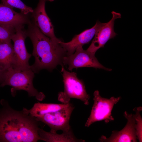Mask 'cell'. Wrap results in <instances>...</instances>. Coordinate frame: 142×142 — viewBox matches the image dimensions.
<instances>
[{"instance_id":"obj_7","label":"cell","mask_w":142,"mask_h":142,"mask_svg":"<svg viewBox=\"0 0 142 142\" xmlns=\"http://www.w3.org/2000/svg\"><path fill=\"white\" fill-rule=\"evenodd\" d=\"M95 55L87 50H84L82 46H79L73 53L64 57L63 64L68 67L70 71L74 68L82 67H92L109 71L112 70L111 69L106 68L101 64Z\"/></svg>"},{"instance_id":"obj_18","label":"cell","mask_w":142,"mask_h":142,"mask_svg":"<svg viewBox=\"0 0 142 142\" xmlns=\"http://www.w3.org/2000/svg\"><path fill=\"white\" fill-rule=\"evenodd\" d=\"M17 27L0 25V43L11 40Z\"/></svg>"},{"instance_id":"obj_13","label":"cell","mask_w":142,"mask_h":142,"mask_svg":"<svg viewBox=\"0 0 142 142\" xmlns=\"http://www.w3.org/2000/svg\"><path fill=\"white\" fill-rule=\"evenodd\" d=\"M30 23L27 15L18 13L13 8L0 3V25L17 27Z\"/></svg>"},{"instance_id":"obj_4","label":"cell","mask_w":142,"mask_h":142,"mask_svg":"<svg viewBox=\"0 0 142 142\" xmlns=\"http://www.w3.org/2000/svg\"><path fill=\"white\" fill-rule=\"evenodd\" d=\"M62 66L64 89L58 93V100L67 104L70 102L71 98H75L80 100L85 105H89L90 96L87 92L83 81L78 78L76 73L68 72L63 65Z\"/></svg>"},{"instance_id":"obj_1","label":"cell","mask_w":142,"mask_h":142,"mask_svg":"<svg viewBox=\"0 0 142 142\" xmlns=\"http://www.w3.org/2000/svg\"><path fill=\"white\" fill-rule=\"evenodd\" d=\"M0 142H36L41 140L38 133V121L24 108L18 111L7 102L1 101Z\"/></svg>"},{"instance_id":"obj_9","label":"cell","mask_w":142,"mask_h":142,"mask_svg":"<svg viewBox=\"0 0 142 142\" xmlns=\"http://www.w3.org/2000/svg\"><path fill=\"white\" fill-rule=\"evenodd\" d=\"M111 13V19L107 22L103 23L96 32L91 44L87 49L89 52L95 54L98 49L103 47L109 40L113 38L117 34L114 29L115 21L121 18V14L114 11Z\"/></svg>"},{"instance_id":"obj_12","label":"cell","mask_w":142,"mask_h":142,"mask_svg":"<svg viewBox=\"0 0 142 142\" xmlns=\"http://www.w3.org/2000/svg\"><path fill=\"white\" fill-rule=\"evenodd\" d=\"M103 23L97 20L93 27L75 35L70 41L67 42H64L62 41L59 42L60 45L65 51L67 55L73 53L78 46H83L89 43Z\"/></svg>"},{"instance_id":"obj_21","label":"cell","mask_w":142,"mask_h":142,"mask_svg":"<svg viewBox=\"0 0 142 142\" xmlns=\"http://www.w3.org/2000/svg\"><path fill=\"white\" fill-rule=\"evenodd\" d=\"M44 0L45 1H50V2H52V1H54L55 0Z\"/></svg>"},{"instance_id":"obj_15","label":"cell","mask_w":142,"mask_h":142,"mask_svg":"<svg viewBox=\"0 0 142 142\" xmlns=\"http://www.w3.org/2000/svg\"><path fill=\"white\" fill-rule=\"evenodd\" d=\"M14 62V54L11 40L0 43V66L6 70L12 67Z\"/></svg>"},{"instance_id":"obj_14","label":"cell","mask_w":142,"mask_h":142,"mask_svg":"<svg viewBox=\"0 0 142 142\" xmlns=\"http://www.w3.org/2000/svg\"><path fill=\"white\" fill-rule=\"evenodd\" d=\"M38 133L41 140L47 142H83L85 140L77 138L72 129L61 134L47 132L39 128Z\"/></svg>"},{"instance_id":"obj_10","label":"cell","mask_w":142,"mask_h":142,"mask_svg":"<svg viewBox=\"0 0 142 142\" xmlns=\"http://www.w3.org/2000/svg\"><path fill=\"white\" fill-rule=\"evenodd\" d=\"M124 116L127 122L125 126L121 130L112 131L110 136L107 138L102 135L99 139L100 142H137L135 129V121L134 114H129L127 111L124 113Z\"/></svg>"},{"instance_id":"obj_19","label":"cell","mask_w":142,"mask_h":142,"mask_svg":"<svg viewBox=\"0 0 142 142\" xmlns=\"http://www.w3.org/2000/svg\"><path fill=\"white\" fill-rule=\"evenodd\" d=\"M142 110V107L134 108L133 110L135 112L134 114L135 121V129L137 139L140 142L142 141V118L140 112Z\"/></svg>"},{"instance_id":"obj_5","label":"cell","mask_w":142,"mask_h":142,"mask_svg":"<svg viewBox=\"0 0 142 142\" xmlns=\"http://www.w3.org/2000/svg\"><path fill=\"white\" fill-rule=\"evenodd\" d=\"M93 96V104L85 125V126L87 127L97 121L104 120L107 124L114 120L111 113L112 109L114 105L121 98V97H112L109 99L102 97L98 90L94 91Z\"/></svg>"},{"instance_id":"obj_17","label":"cell","mask_w":142,"mask_h":142,"mask_svg":"<svg viewBox=\"0 0 142 142\" xmlns=\"http://www.w3.org/2000/svg\"><path fill=\"white\" fill-rule=\"evenodd\" d=\"M2 3L11 8H17L19 9L21 12L27 15L32 13L33 9L25 4L21 0H1Z\"/></svg>"},{"instance_id":"obj_3","label":"cell","mask_w":142,"mask_h":142,"mask_svg":"<svg viewBox=\"0 0 142 142\" xmlns=\"http://www.w3.org/2000/svg\"><path fill=\"white\" fill-rule=\"evenodd\" d=\"M34 73L31 69L19 71L10 67L5 71L0 86L12 87L11 92L13 96L15 95L17 90H23L26 91L29 96L34 97L38 100L42 101L45 99V95L34 87L33 82Z\"/></svg>"},{"instance_id":"obj_6","label":"cell","mask_w":142,"mask_h":142,"mask_svg":"<svg viewBox=\"0 0 142 142\" xmlns=\"http://www.w3.org/2000/svg\"><path fill=\"white\" fill-rule=\"evenodd\" d=\"M75 107L70 103L67 106L57 111L49 112L34 118L38 121H41L50 128V132L56 133L59 130L68 132L71 129L69 120Z\"/></svg>"},{"instance_id":"obj_16","label":"cell","mask_w":142,"mask_h":142,"mask_svg":"<svg viewBox=\"0 0 142 142\" xmlns=\"http://www.w3.org/2000/svg\"><path fill=\"white\" fill-rule=\"evenodd\" d=\"M70 103L58 104L41 103L38 102L35 103L30 109H27V111L29 114L34 118L49 112L60 110L68 106Z\"/></svg>"},{"instance_id":"obj_8","label":"cell","mask_w":142,"mask_h":142,"mask_svg":"<svg viewBox=\"0 0 142 142\" xmlns=\"http://www.w3.org/2000/svg\"><path fill=\"white\" fill-rule=\"evenodd\" d=\"M24 26L17 27L11 40L13 42L15 62L12 68L19 71H23L31 69L29 61L31 54L27 51L25 41L27 36L24 28Z\"/></svg>"},{"instance_id":"obj_20","label":"cell","mask_w":142,"mask_h":142,"mask_svg":"<svg viewBox=\"0 0 142 142\" xmlns=\"http://www.w3.org/2000/svg\"><path fill=\"white\" fill-rule=\"evenodd\" d=\"M5 70L0 66V85L2 82Z\"/></svg>"},{"instance_id":"obj_11","label":"cell","mask_w":142,"mask_h":142,"mask_svg":"<svg viewBox=\"0 0 142 142\" xmlns=\"http://www.w3.org/2000/svg\"><path fill=\"white\" fill-rule=\"evenodd\" d=\"M44 0H39L37 7L32 13L33 23L44 35L58 43L62 40L57 38L54 32L53 26L46 13Z\"/></svg>"},{"instance_id":"obj_2","label":"cell","mask_w":142,"mask_h":142,"mask_svg":"<svg viewBox=\"0 0 142 142\" xmlns=\"http://www.w3.org/2000/svg\"><path fill=\"white\" fill-rule=\"evenodd\" d=\"M26 32L33 45L35 62L31 67L34 73L44 69L51 71L58 65L63 66V58L67 54L59 43L44 35L33 23L28 24Z\"/></svg>"}]
</instances>
